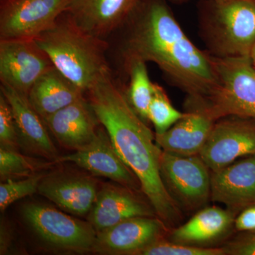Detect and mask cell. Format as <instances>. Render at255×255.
Listing matches in <instances>:
<instances>
[{"label": "cell", "mask_w": 255, "mask_h": 255, "mask_svg": "<svg viewBox=\"0 0 255 255\" xmlns=\"http://www.w3.org/2000/svg\"><path fill=\"white\" fill-rule=\"evenodd\" d=\"M87 94L96 117L117 153L136 176L157 217L167 227H173L182 220V211L161 177L163 150L156 142L155 135L112 78L97 84Z\"/></svg>", "instance_id": "1"}, {"label": "cell", "mask_w": 255, "mask_h": 255, "mask_svg": "<svg viewBox=\"0 0 255 255\" xmlns=\"http://www.w3.org/2000/svg\"><path fill=\"white\" fill-rule=\"evenodd\" d=\"M128 24L125 60L152 62L189 99L209 98L217 85L212 56L188 38L165 0H147Z\"/></svg>", "instance_id": "2"}, {"label": "cell", "mask_w": 255, "mask_h": 255, "mask_svg": "<svg viewBox=\"0 0 255 255\" xmlns=\"http://www.w3.org/2000/svg\"><path fill=\"white\" fill-rule=\"evenodd\" d=\"M35 41L55 68L84 94L112 78L105 40L84 31L65 13Z\"/></svg>", "instance_id": "3"}, {"label": "cell", "mask_w": 255, "mask_h": 255, "mask_svg": "<svg viewBox=\"0 0 255 255\" xmlns=\"http://www.w3.org/2000/svg\"><path fill=\"white\" fill-rule=\"evenodd\" d=\"M201 24L210 55L250 56L255 45V0L212 1Z\"/></svg>", "instance_id": "4"}, {"label": "cell", "mask_w": 255, "mask_h": 255, "mask_svg": "<svg viewBox=\"0 0 255 255\" xmlns=\"http://www.w3.org/2000/svg\"><path fill=\"white\" fill-rule=\"evenodd\" d=\"M212 58L217 85L204 100L209 113L216 121L227 117L255 120V68L251 57Z\"/></svg>", "instance_id": "5"}, {"label": "cell", "mask_w": 255, "mask_h": 255, "mask_svg": "<svg viewBox=\"0 0 255 255\" xmlns=\"http://www.w3.org/2000/svg\"><path fill=\"white\" fill-rule=\"evenodd\" d=\"M23 215L36 234L48 244L75 253L94 252L97 232L91 223L41 204H27L23 208Z\"/></svg>", "instance_id": "6"}, {"label": "cell", "mask_w": 255, "mask_h": 255, "mask_svg": "<svg viewBox=\"0 0 255 255\" xmlns=\"http://www.w3.org/2000/svg\"><path fill=\"white\" fill-rule=\"evenodd\" d=\"M209 170L199 155L162 153L161 177L179 207L195 210L205 205L211 197Z\"/></svg>", "instance_id": "7"}, {"label": "cell", "mask_w": 255, "mask_h": 255, "mask_svg": "<svg viewBox=\"0 0 255 255\" xmlns=\"http://www.w3.org/2000/svg\"><path fill=\"white\" fill-rule=\"evenodd\" d=\"M70 0H2L1 39L35 40L66 12Z\"/></svg>", "instance_id": "8"}, {"label": "cell", "mask_w": 255, "mask_h": 255, "mask_svg": "<svg viewBox=\"0 0 255 255\" xmlns=\"http://www.w3.org/2000/svg\"><path fill=\"white\" fill-rule=\"evenodd\" d=\"M253 119L227 117L215 123L199 156L211 172L255 154Z\"/></svg>", "instance_id": "9"}, {"label": "cell", "mask_w": 255, "mask_h": 255, "mask_svg": "<svg viewBox=\"0 0 255 255\" xmlns=\"http://www.w3.org/2000/svg\"><path fill=\"white\" fill-rule=\"evenodd\" d=\"M53 68L35 40L0 39L1 84L28 96L35 82Z\"/></svg>", "instance_id": "10"}, {"label": "cell", "mask_w": 255, "mask_h": 255, "mask_svg": "<svg viewBox=\"0 0 255 255\" xmlns=\"http://www.w3.org/2000/svg\"><path fill=\"white\" fill-rule=\"evenodd\" d=\"M147 0H70L65 14L92 36L105 37L128 24Z\"/></svg>", "instance_id": "11"}, {"label": "cell", "mask_w": 255, "mask_h": 255, "mask_svg": "<svg viewBox=\"0 0 255 255\" xmlns=\"http://www.w3.org/2000/svg\"><path fill=\"white\" fill-rule=\"evenodd\" d=\"M58 162H73L95 176L109 178L124 187L136 190L140 184L114 148L105 128H100L89 145L70 155L58 157Z\"/></svg>", "instance_id": "12"}, {"label": "cell", "mask_w": 255, "mask_h": 255, "mask_svg": "<svg viewBox=\"0 0 255 255\" xmlns=\"http://www.w3.org/2000/svg\"><path fill=\"white\" fill-rule=\"evenodd\" d=\"M187 112L162 133H155L157 145L164 152L181 155H199L217 121L201 100L188 99Z\"/></svg>", "instance_id": "13"}, {"label": "cell", "mask_w": 255, "mask_h": 255, "mask_svg": "<svg viewBox=\"0 0 255 255\" xmlns=\"http://www.w3.org/2000/svg\"><path fill=\"white\" fill-rule=\"evenodd\" d=\"M167 226L157 216H139L97 232L94 252L137 255L162 238Z\"/></svg>", "instance_id": "14"}, {"label": "cell", "mask_w": 255, "mask_h": 255, "mask_svg": "<svg viewBox=\"0 0 255 255\" xmlns=\"http://www.w3.org/2000/svg\"><path fill=\"white\" fill-rule=\"evenodd\" d=\"M211 198L236 211L255 204V154L212 172Z\"/></svg>", "instance_id": "15"}, {"label": "cell", "mask_w": 255, "mask_h": 255, "mask_svg": "<svg viewBox=\"0 0 255 255\" xmlns=\"http://www.w3.org/2000/svg\"><path fill=\"white\" fill-rule=\"evenodd\" d=\"M43 121L60 145L75 151L83 148L93 140L100 124L84 97Z\"/></svg>", "instance_id": "16"}, {"label": "cell", "mask_w": 255, "mask_h": 255, "mask_svg": "<svg viewBox=\"0 0 255 255\" xmlns=\"http://www.w3.org/2000/svg\"><path fill=\"white\" fill-rule=\"evenodd\" d=\"M129 190L131 189L107 187L99 191L90 212V223L97 232L131 218L157 216L150 203L147 204Z\"/></svg>", "instance_id": "17"}, {"label": "cell", "mask_w": 255, "mask_h": 255, "mask_svg": "<svg viewBox=\"0 0 255 255\" xmlns=\"http://www.w3.org/2000/svg\"><path fill=\"white\" fill-rule=\"evenodd\" d=\"M38 191L63 211L80 216L91 211L99 192L92 179L69 174L43 177Z\"/></svg>", "instance_id": "18"}, {"label": "cell", "mask_w": 255, "mask_h": 255, "mask_svg": "<svg viewBox=\"0 0 255 255\" xmlns=\"http://www.w3.org/2000/svg\"><path fill=\"white\" fill-rule=\"evenodd\" d=\"M1 93L11 107L18 136L25 145L38 155L54 159L56 148L48 135L44 121L32 107L28 96L4 84H1Z\"/></svg>", "instance_id": "19"}, {"label": "cell", "mask_w": 255, "mask_h": 255, "mask_svg": "<svg viewBox=\"0 0 255 255\" xmlns=\"http://www.w3.org/2000/svg\"><path fill=\"white\" fill-rule=\"evenodd\" d=\"M84 93L53 68L38 79L28 92L33 108L43 119L84 97Z\"/></svg>", "instance_id": "20"}, {"label": "cell", "mask_w": 255, "mask_h": 255, "mask_svg": "<svg viewBox=\"0 0 255 255\" xmlns=\"http://www.w3.org/2000/svg\"><path fill=\"white\" fill-rule=\"evenodd\" d=\"M236 212L216 206L205 208L171 233V241L187 245L202 244L223 236L235 223Z\"/></svg>", "instance_id": "21"}, {"label": "cell", "mask_w": 255, "mask_h": 255, "mask_svg": "<svg viewBox=\"0 0 255 255\" xmlns=\"http://www.w3.org/2000/svg\"><path fill=\"white\" fill-rule=\"evenodd\" d=\"M129 75L128 100L133 110L145 122H147L150 107L155 90V83L151 82L146 63L140 59L125 60Z\"/></svg>", "instance_id": "22"}, {"label": "cell", "mask_w": 255, "mask_h": 255, "mask_svg": "<svg viewBox=\"0 0 255 255\" xmlns=\"http://www.w3.org/2000/svg\"><path fill=\"white\" fill-rule=\"evenodd\" d=\"M184 113L179 112L171 103L164 89L155 83L153 97L149 107L147 119L155 129V133H162L168 130Z\"/></svg>", "instance_id": "23"}, {"label": "cell", "mask_w": 255, "mask_h": 255, "mask_svg": "<svg viewBox=\"0 0 255 255\" xmlns=\"http://www.w3.org/2000/svg\"><path fill=\"white\" fill-rule=\"evenodd\" d=\"M40 166L36 161L12 149L0 147V178L1 181L34 175Z\"/></svg>", "instance_id": "24"}, {"label": "cell", "mask_w": 255, "mask_h": 255, "mask_svg": "<svg viewBox=\"0 0 255 255\" xmlns=\"http://www.w3.org/2000/svg\"><path fill=\"white\" fill-rule=\"evenodd\" d=\"M44 177L36 174L26 179H8L0 185V209L4 211L11 204L26 196L32 195L38 190L40 183Z\"/></svg>", "instance_id": "25"}, {"label": "cell", "mask_w": 255, "mask_h": 255, "mask_svg": "<svg viewBox=\"0 0 255 255\" xmlns=\"http://www.w3.org/2000/svg\"><path fill=\"white\" fill-rule=\"evenodd\" d=\"M140 255H226V248H202L164 241L161 238L142 249Z\"/></svg>", "instance_id": "26"}, {"label": "cell", "mask_w": 255, "mask_h": 255, "mask_svg": "<svg viewBox=\"0 0 255 255\" xmlns=\"http://www.w3.org/2000/svg\"><path fill=\"white\" fill-rule=\"evenodd\" d=\"M17 127L11 107L0 93V142L1 147L15 150L18 145Z\"/></svg>", "instance_id": "27"}, {"label": "cell", "mask_w": 255, "mask_h": 255, "mask_svg": "<svg viewBox=\"0 0 255 255\" xmlns=\"http://www.w3.org/2000/svg\"><path fill=\"white\" fill-rule=\"evenodd\" d=\"M227 255H255V232L225 247Z\"/></svg>", "instance_id": "28"}, {"label": "cell", "mask_w": 255, "mask_h": 255, "mask_svg": "<svg viewBox=\"0 0 255 255\" xmlns=\"http://www.w3.org/2000/svg\"><path fill=\"white\" fill-rule=\"evenodd\" d=\"M236 229L246 232H255V204L243 209L235 220Z\"/></svg>", "instance_id": "29"}, {"label": "cell", "mask_w": 255, "mask_h": 255, "mask_svg": "<svg viewBox=\"0 0 255 255\" xmlns=\"http://www.w3.org/2000/svg\"><path fill=\"white\" fill-rule=\"evenodd\" d=\"M174 4H180L183 3L187 2V1H190V0H169ZM211 1H214V2H219V1H224V0H210Z\"/></svg>", "instance_id": "30"}, {"label": "cell", "mask_w": 255, "mask_h": 255, "mask_svg": "<svg viewBox=\"0 0 255 255\" xmlns=\"http://www.w3.org/2000/svg\"><path fill=\"white\" fill-rule=\"evenodd\" d=\"M250 57H251V59L252 63H253V65L255 68V45L253 46V49L251 50V55H250Z\"/></svg>", "instance_id": "31"}, {"label": "cell", "mask_w": 255, "mask_h": 255, "mask_svg": "<svg viewBox=\"0 0 255 255\" xmlns=\"http://www.w3.org/2000/svg\"><path fill=\"white\" fill-rule=\"evenodd\" d=\"M1 1H2V0H1Z\"/></svg>", "instance_id": "32"}]
</instances>
